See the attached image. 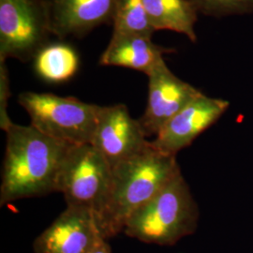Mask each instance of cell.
Instances as JSON below:
<instances>
[{"label": "cell", "instance_id": "cell-1", "mask_svg": "<svg viewBox=\"0 0 253 253\" xmlns=\"http://www.w3.org/2000/svg\"><path fill=\"white\" fill-rule=\"evenodd\" d=\"M0 204L56 191L64 159L72 146L33 126L12 123L6 130Z\"/></svg>", "mask_w": 253, "mask_h": 253}, {"label": "cell", "instance_id": "cell-2", "mask_svg": "<svg viewBox=\"0 0 253 253\" xmlns=\"http://www.w3.org/2000/svg\"><path fill=\"white\" fill-rule=\"evenodd\" d=\"M176 156L150 145L112 169L108 198L98 220L106 239L124 231L129 216L144 206L180 172Z\"/></svg>", "mask_w": 253, "mask_h": 253}, {"label": "cell", "instance_id": "cell-3", "mask_svg": "<svg viewBox=\"0 0 253 253\" xmlns=\"http://www.w3.org/2000/svg\"><path fill=\"white\" fill-rule=\"evenodd\" d=\"M199 217L198 205L180 172L129 216L124 232L145 243L172 246L195 232Z\"/></svg>", "mask_w": 253, "mask_h": 253}, {"label": "cell", "instance_id": "cell-4", "mask_svg": "<svg viewBox=\"0 0 253 253\" xmlns=\"http://www.w3.org/2000/svg\"><path fill=\"white\" fill-rule=\"evenodd\" d=\"M19 104L27 111L31 126L68 145L91 144L101 106L73 97L23 92Z\"/></svg>", "mask_w": 253, "mask_h": 253}, {"label": "cell", "instance_id": "cell-5", "mask_svg": "<svg viewBox=\"0 0 253 253\" xmlns=\"http://www.w3.org/2000/svg\"><path fill=\"white\" fill-rule=\"evenodd\" d=\"M111 182L112 167L94 145H72L64 159L56 191L63 193L67 207L90 211L98 223Z\"/></svg>", "mask_w": 253, "mask_h": 253}, {"label": "cell", "instance_id": "cell-6", "mask_svg": "<svg viewBox=\"0 0 253 253\" xmlns=\"http://www.w3.org/2000/svg\"><path fill=\"white\" fill-rule=\"evenodd\" d=\"M51 34V2L0 0V62L35 58Z\"/></svg>", "mask_w": 253, "mask_h": 253}, {"label": "cell", "instance_id": "cell-7", "mask_svg": "<svg viewBox=\"0 0 253 253\" xmlns=\"http://www.w3.org/2000/svg\"><path fill=\"white\" fill-rule=\"evenodd\" d=\"M148 77V99L143 117L138 119L145 137L158 135L164 125L202 94L175 76L165 61L156 66Z\"/></svg>", "mask_w": 253, "mask_h": 253}, {"label": "cell", "instance_id": "cell-8", "mask_svg": "<svg viewBox=\"0 0 253 253\" xmlns=\"http://www.w3.org/2000/svg\"><path fill=\"white\" fill-rule=\"evenodd\" d=\"M91 145L112 169L142 152L149 145L139 120L131 118L126 105L101 106Z\"/></svg>", "mask_w": 253, "mask_h": 253}, {"label": "cell", "instance_id": "cell-9", "mask_svg": "<svg viewBox=\"0 0 253 253\" xmlns=\"http://www.w3.org/2000/svg\"><path fill=\"white\" fill-rule=\"evenodd\" d=\"M229 106L227 100L210 98L202 93L164 125L153 141H150V145L163 153L176 156L213 126Z\"/></svg>", "mask_w": 253, "mask_h": 253}, {"label": "cell", "instance_id": "cell-10", "mask_svg": "<svg viewBox=\"0 0 253 253\" xmlns=\"http://www.w3.org/2000/svg\"><path fill=\"white\" fill-rule=\"evenodd\" d=\"M100 234L96 217L83 208L67 207L34 241L35 253H89Z\"/></svg>", "mask_w": 253, "mask_h": 253}, {"label": "cell", "instance_id": "cell-11", "mask_svg": "<svg viewBox=\"0 0 253 253\" xmlns=\"http://www.w3.org/2000/svg\"><path fill=\"white\" fill-rule=\"evenodd\" d=\"M52 29L58 38L79 36L113 23L118 0H52Z\"/></svg>", "mask_w": 253, "mask_h": 253}, {"label": "cell", "instance_id": "cell-12", "mask_svg": "<svg viewBox=\"0 0 253 253\" xmlns=\"http://www.w3.org/2000/svg\"><path fill=\"white\" fill-rule=\"evenodd\" d=\"M170 49L155 44L150 37L137 34L114 35L100 57L102 66H117L139 71L146 75L163 62Z\"/></svg>", "mask_w": 253, "mask_h": 253}, {"label": "cell", "instance_id": "cell-13", "mask_svg": "<svg viewBox=\"0 0 253 253\" xmlns=\"http://www.w3.org/2000/svg\"><path fill=\"white\" fill-rule=\"evenodd\" d=\"M146 14L154 30H171L196 42L198 10L191 0H144Z\"/></svg>", "mask_w": 253, "mask_h": 253}, {"label": "cell", "instance_id": "cell-14", "mask_svg": "<svg viewBox=\"0 0 253 253\" xmlns=\"http://www.w3.org/2000/svg\"><path fill=\"white\" fill-rule=\"evenodd\" d=\"M34 59L36 73L49 83L70 80L78 71L80 64L77 52L66 43L47 44Z\"/></svg>", "mask_w": 253, "mask_h": 253}, {"label": "cell", "instance_id": "cell-15", "mask_svg": "<svg viewBox=\"0 0 253 253\" xmlns=\"http://www.w3.org/2000/svg\"><path fill=\"white\" fill-rule=\"evenodd\" d=\"M113 25L114 35L137 34L151 38L155 32L147 17L144 0H118Z\"/></svg>", "mask_w": 253, "mask_h": 253}, {"label": "cell", "instance_id": "cell-16", "mask_svg": "<svg viewBox=\"0 0 253 253\" xmlns=\"http://www.w3.org/2000/svg\"><path fill=\"white\" fill-rule=\"evenodd\" d=\"M205 15L223 17L253 13V0H191Z\"/></svg>", "mask_w": 253, "mask_h": 253}, {"label": "cell", "instance_id": "cell-17", "mask_svg": "<svg viewBox=\"0 0 253 253\" xmlns=\"http://www.w3.org/2000/svg\"><path fill=\"white\" fill-rule=\"evenodd\" d=\"M10 97L9 81L5 62H0V126L5 131L13 122L10 120L7 112L8 100Z\"/></svg>", "mask_w": 253, "mask_h": 253}, {"label": "cell", "instance_id": "cell-18", "mask_svg": "<svg viewBox=\"0 0 253 253\" xmlns=\"http://www.w3.org/2000/svg\"><path fill=\"white\" fill-rule=\"evenodd\" d=\"M89 253H111L110 246L107 243V239L104 238L102 235H100L92 247Z\"/></svg>", "mask_w": 253, "mask_h": 253}]
</instances>
